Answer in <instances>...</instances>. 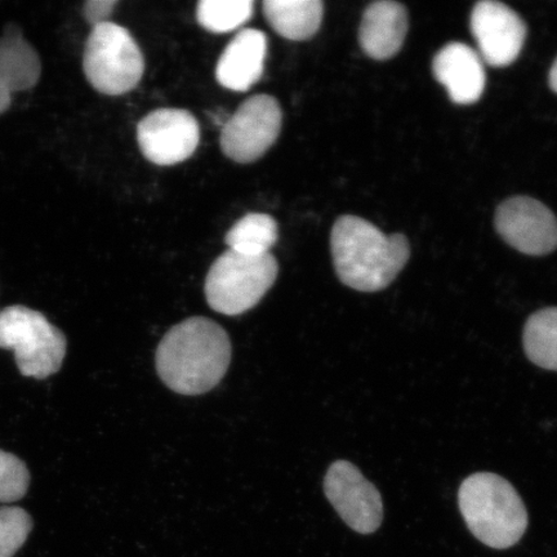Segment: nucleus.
Returning a JSON list of instances; mask_svg holds the SVG:
<instances>
[{
    "mask_svg": "<svg viewBox=\"0 0 557 557\" xmlns=\"http://www.w3.org/2000/svg\"><path fill=\"white\" fill-rule=\"evenodd\" d=\"M200 129L190 111L158 109L137 125L143 156L157 165H174L191 158L198 149Z\"/></svg>",
    "mask_w": 557,
    "mask_h": 557,
    "instance_id": "6e6552de",
    "label": "nucleus"
},
{
    "mask_svg": "<svg viewBox=\"0 0 557 557\" xmlns=\"http://www.w3.org/2000/svg\"><path fill=\"white\" fill-rule=\"evenodd\" d=\"M40 75L38 52L17 26H7L0 37V85L12 94L23 92L37 86Z\"/></svg>",
    "mask_w": 557,
    "mask_h": 557,
    "instance_id": "2eb2a0df",
    "label": "nucleus"
},
{
    "mask_svg": "<svg viewBox=\"0 0 557 557\" xmlns=\"http://www.w3.org/2000/svg\"><path fill=\"white\" fill-rule=\"evenodd\" d=\"M496 228L503 239L528 256H546L557 248V219L552 209L529 197H513L496 212Z\"/></svg>",
    "mask_w": 557,
    "mask_h": 557,
    "instance_id": "9d476101",
    "label": "nucleus"
},
{
    "mask_svg": "<svg viewBox=\"0 0 557 557\" xmlns=\"http://www.w3.org/2000/svg\"><path fill=\"white\" fill-rule=\"evenodd\" d=\"M408 27V11L403 4L389 0L372 3L361 18V50L373 60L393 59L401 50Z\"/></svg>",
    "mask_w": 557,
    "mask_h": 557,
    "instance_id": "4468645a",
    "label": "nucleus"
},
{
    "mask_svg": "<svg viewBox=\"0 0 557 557\" xmlns=\"http://www.w3.org/2000/svg\"><path fill=\"white\" fill-rule=\"evenodd\" d=\"M326 498L352 531L372 534L383 520L381 494L363 476L357 466L347 461L334 462L324 479Z\"/></svg>",
    "mask_w": 557,
    "mask_h": 557,
    "instance_id": "1a4fd4ad",
    "label": "nucleus"
},
{
    "mask_svg": "<svg viewBox=\"0 0 557 557\" xmlns=\"http://www.w3.org/2000/svg\"><path fill=\"white\" fill-rule=\"evenodd\" d=\"M331 249L341 283L359 292L388 287L406 268L410 246L401 234L386 235L364 219L343 215L333 225Z\"/></svg>",
    "mask_w": 557,
    "mask_h": 557,
    "instance_id": "f03ea898",
    "label": "nucleus"
},
{
    "mask_svg": "<svg viewBox=\"0 0 557 557\" xmlns=\"http://www.w3.org/2000/svg\"><path fill=\"white\" fill-rule=\"evenodd\" d=\"M263 15L284 39L301 41L322 26L324 4L320 0H264Z\"/></svg>",
    "mask_w": 557,
    "mask_h": 557,
    "instance_id": "dca6fc26",
    "label": "nucleus"
},
{
    "mask_svg": "<svg viewBox=\"0 0 557 557\" xmlns=\"http://www.w3.org/2000/svg\"><path fill=\"white\" fill-rule=\"evenodd\" d=\"M30 485V472L12 453L0 450V503L12 504L24 498Z\"/></svg>",
    "mask_w": 557,
    "mask_h": 557,
    "instance_id": "412c9836",
    "label": "nucleus"
},
{
    "mask_svg": "<svg viewBox=\"0 0 557 557\" xmlns=\"http://www.w3.org/2000/svg\"><path fill=\"white\" fill-rule=\"evenodd\" d=\"M548 85L549 88H552L554 92L557 94V59L555 60L552 70H549Z\"/></svg>",
    "mask_w": 557,
    "mask_h": 557,
    "instance_id": "b1692460",
    "label": "nucleus"
},
{
    "mask_svg": "<svg viewBox=\"0 0 557 557\" xmlns=\"http://www.w3.org/2000/svg\"><path fill=\"white\" fill-rule=\"evenodd\" d=\"M435 79L448 90L457 104H471L480 100L485 89L483 59L463 44H449L437 52L433 62Z\"/></svg>",
    "mask_w": 557,
    "mask_h": 557,
    "instance_id": "f8f14e48",
    "label": "nucleus"
},
{
    "mask_svg": "<svg viewBox=\"0 0 557 557\" xmlns=\"http://www.w3.org/2000/svg\"><path fill=\"white\" fill-rule=\"evenodd\" d=\"M471 32L480 58L493 67H505L517 61L527 38V25L510 7L484 0L473 7Z\"/></svg>",
    "mask_w": 557,
    "mask_h": 557,
    "instance_id": "9b49d317",
    "label": "nucleus"
},
{
    "mask_svg": "<svg viewBox=\"0 0 557 557\" xmlns=\"http://www.w3.org/2000/svg\"><path fill=\"white\" fill-rule=\"evenodd\" d=\"M522 339L533 364L557 372V308L542 309L529 317Z\"/></svg>",
    "mask_w": 557,
    "mask_h": 557,
    "instance_id": "f3484780",
    "label": "nucleus"
},
{
    "mask_svg": "<svg viewBox=\"0 0 557 557\" xmlns=\"http://www.w3.org/2000/svg\"><path fill=\"white\" fill-rule=\"evenodd\" d=\"M277 273V261L271 253L246 256L228 249L209 269L207 302L224 315H242L260 304L273 287Z\"/></svg>",
    "mask_w": 557,
    "mask_h": 557,
    "instance_id": "20e7f679",
    "label": "nucleus"
},
{
    "mask_svg": "<svg viewBox=\"0 0 557 557\" xmlns=\"http://www.w3.org/2000/svg\"><path fill=\"white\" fill-rule=\"evenodd\" d=\"M277 238V224L271 215L249 213L230 228L225 242L234 252L261 256L270 253Z\"/></svg>",
    "mask_w": 557,
    "mask_h": 557,
    "instance_id": "a211bd4d",
    "label": "nucleus"
},
{
    "mask_svg": "<svg viewBox=\"0 0 557 557\" xmlns=\"http://www.w3.org/2000/svg\"><path fill=\"white\" fill-rule=\"evenodd\" d=\"M116 4L117 0H89L83 7V15L92 27L109 23L108 20L113 15Z\"/></svg>",
    "mask_w": 557,
    "mask_h": 557,
    "instance_id": "4be33fe9",
    "label": "nucleus"
},
{
    "mask_svg": "<svg viewBox=\"0 0 557 557\" xmlns=\"http://www.w3.org/2000/svg\"><path fill=\"white\" fill-rule=\"evenodd\" d=\"M282 122V108L275 97L252 96L222 127L221 149L235 163H253L275 144Z\"/></svg>",
    "mask_w": 557,
    "mask_h": 557,
    "instance_id": "0eeeda50",
    "label": "nucleus"
},
{
    "mask_svg": "<svg viewBox=\"0 0 557 557\" xmlns=\"http://www.w3.org/2000/svg\"><path fill=\"white\" fill-rule=\"evenodd\" d=\"M232 343L224 329L207 318H190L173 326L157 350V371L172 392L200 395L225 377Z\"/></svg>",
    "mask_w": 557,
    "mask_h": 557,
    "instance_id": "f257e3e1",
    "label": "nucleus"
},
{
    "mask_svg": "<svg viewBox=\"0 0 557 557\" xmlns=\"http://www.w3.org/2000/svg\"><path fill=\"white\" fill-rule=\"evenodd\" d=\"M33 529L30 515L20 507H0V557H13Z\"/></svg>",
    "mask_w": 557,
    "mask_h": 557,
    "instance_id": "aec40b11",
    "label": "nucleus"
},
{
    "mask_svg": "<svg viewBox=\"0 0 557 557\" xmlns=\"http://www.w3.org/2000/svg\"><path fill=\"white\" fill-rule=\"evenodd\" d=\"M253 11V0H200L197 20L206 30L225 34L248 23Z\"/></svg>",
    "mask_w": 557,
    "mask_h": 557,
    "instance_id": "6ab92c4d",
    "label": "nucleus"
},
{
    "mask_svg": "<svg viewBox=\"0 0 557 557\" xmlns=\"http://www.w3.org/2000/svg\"><path fill=\"white\" fill-rule=\"evenodd\" d=\"M458 505L470 532L487 547L510 548L527 532L524 503L496 473L478 472L466 479L459 487Z\"/></svg>",
    "mask_w": 557,
    "mask_h": 557,
    "instance_id": "7ed1b4c3",
    "label": "nucleus"
},
{
    "mask_svg": "<svg viewBox=\"0 0 557 557\" xmlns=\"http://www.w3.org/2000/svg\"><path fill=\"white\" fill-rule=\"evenodd\" d=\"M12 92L9 88L0 85V115L10 109L12 102Z\"/></svg>",
    "mask_w": 557,
    "mask_h": 557,
    "instance_id": "5701e85b",
    "label": "nucleus"
},
{
    "mask_svg": "<svg viewBox=\"0 0 557 557\" xmlns=\"http://www.w3.org/2000/svg\"><path fill=\"white\" fill-rule=\"evenodd\" d=\"M66 337L44 313L11 306L0 311V348L15 352L25 377L46 380L58 373L66 355Z\"/></svg>",
    "mask_w": 557,
    "mask_h": 557,
    "instance_id": "39448f33",
    "label": "nucleus"
},
{
    "mask_svg": "<svg viewBox=\"0 0 557 557\" xmlns=\"http://www.w3.org/2000/svg\"><path fill=\"white\" fill-rule=\"evenodd\" d=\"M83 69L89 85L100 94L121 96L141 82L145 60L131 33L109 21L92 27L83 55Z\"/></svg>",
    "mask_w": 557,
    "mask_h": 557,
    "instance_id": "423d86ee",
    "label": "nucleus"
},
{
    "mask_svg": "<svg viewBox=\"0 0 557 557\" xmlns=\"http://www.w3.org/2000/svg\"><path fill=\"white\" fill-rule=\"evenodd\" d=\"M268 54V38L261 30L244 29L230 41L215 66L220 86L247 92L262 78Z\"/></svg>",
    "mask_w": 557,
    "mask_h": 557,
    "instance_id": "ddd939ff",
    "label": "nucleus"
}]
</instances>
